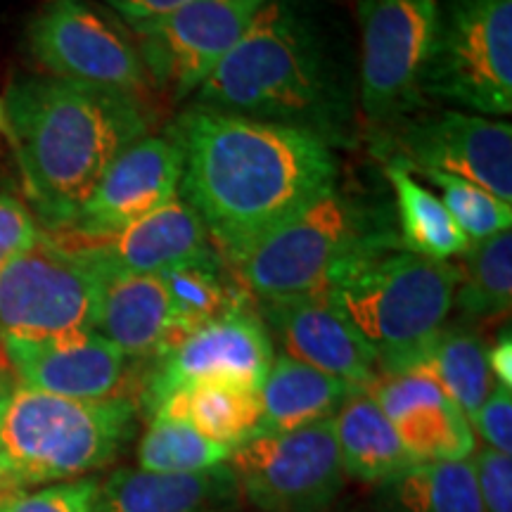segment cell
Masks as SVG:
<instances>
[{
	"label": "cell",
	"mask_w": 512,
	"mask_h": 512,
	"mask_svg": "<svg viewBox=\"0 0 512 512\" xmlns=\"http://www.w3.org/2000/svg\"><path fill=\"white\" fill-rule=\"evenodd\" d=\"M458 268L460 280L453 306L467 320L501 318L512 304V235L510 230L475 242Z\"/></svg>",
	"instance_id": "obj_29"
},
{
	"label": "cell",
	"mask_w": 512,
	"mask_h": 512,
	"mask_svg": "<svg viewBox=\"0 0 512 512\" xmlns=\"http://www.w3.org/2000/svg\"><path fill=\"white\" fill-rule=\"evenodd\" d=\"M0 128H5V110H3V100H0Z\"/></svg>",
	"instance_id": "obj_39"
},
{
	"label": "cell",
	"mask_w": 512,
	"mask_h": 512,
	"mask_svg": "<svg viewBox=\"0 0 512 512\" xmlns=\"http://www.w3.org/2000/svg\"><path fill=\"white\" fill-rule=\"evenodd\" d=\"M95 332L133 361L159 358L174 349L176 316L164 280L159 275L107 271Z\"/></svg>",
	"instance_id": "obj_19"
},
{
	"label": "cell",
	"mask_w": 512,
	"mask_h": 512,
	"mask_svg": "<svg viewBox=\"0 0 512 512\" xmlns=\"http://www.w3.org/2000/svg\"><path fill=\"white\" fill-rule=\"evenodd\" d=\"M169 138L183 200L233 266L339 178L335 147L299 128L190 107Z\"/></svg>",
	"instance_id": "obj_1"
},
{
	"label": "cell",
	"mask_w": 512,
	"mask_h": 512,
	"mask_svg": "<svg viewBox=\"0 0 512 512\" xmlns=\"http://www.w3.org/2000/svg\"><path fill=\"white\" fill-rule=\"evenodd\" d=\"M102 3L110 5L114 12H119L133 27V24L171 15V12L183 8L190 0H102Z\"/></svg>",
	"instance_id": "obj_36"
},
{
	"label": "cell",
	"mask_w": 512,
	"mask_h": 512,
	"mask_svg": "<svg viewBox=\"0 0 512 512\" xmlns=\"http://www.w3.org/2000/svg\"><path fill=\"white\" fill-rule=\"evenodd\" d=\"M361 110L389 126L422 107V74L439 24V0H363Z\"/></svg>",
	"instance_id": "obj_10"
},
{
	"label": "cell",
	"mask_w": 512,
	"mask_h": 512,
	"mask_svg": "<svg viewBox=\"0 0 512 512\" xmlns=\"http://www.w3.org/2000/svg\"><path fill=\"white\" fill-rule=\"evenodd\" d=\"M181 152L169 136H143L110 164L76 219L60 233L105 240L176 197Z\"/></svg>",
	"instance_id": "obj_15"
},
{
	"label": "cell",
	"mask_w": 512,
	"mask_h": 512,
	"mask_svg": "<svg viewBox=\"0 0 512 512\" xmlns=\"http://www.w3.org/2000/svg\"><path fill=\"white\" fill-rule=\"evenodd\" d=\"M401 245L387 211L335 183L266 235L235 264L238 283L261 304L328 294L363 256Z\"/></svg>",
	"instance_id": "obj_4"
},
{
	"label": "cell",
	"mask_w": 512,
	"mask_h": 512,
	"mask_svg": "<svg viewBox=\"0 0 512 512\" xmlns=\"http://www.w3.org/2000/svg\"><path fill=\"white\" fill-rule=\"evenodd\" d=\"M354 392L358 389L339 377L280 354L273 358V366L259 389L261 422L256 434L294 432L332 420Z\"/></svg>",
	"instance_id": "obj_21"
},
{
	"label": "cell",
	"mask_w": 512,
	"mask_h": 512,
	"mask_svg": "<svg viewBox=\"0 0 512 512\" xmlns=\"http://www.w3.org/2000/svg\"><path fill=\"white\" fill-rule=\"evenodd\" d=\"M384 512H387V510H384Z\"/></svg>",
	"instance_id": "obj_41"
},
{
	"label": "cell",
	"mask_w": 512,
	"mask_h": 512,
	"mask_svg": "<svg viewBox=\"0 0 512 512\" xmlns=\"http://www.w3.org/2000/svg\"><path fill=\"white\" fill-rule=\"evenodd\" d=\"M8 392H10V389L5 387V380H3V377H0V399H3V396L8 394Z\"/></svg>",
	"instance_id": "obj_38"
},
{
	"label": "cell",
	"mask_w": 512,
	"mask_h": 512,
	"mask_svg": "<svg viewBox=\"0 0 512 512\" xmlns=\"http://www.w3.org/2000/svg\"><path fill=\"white\" fill-rule=\"evenodd\" d=\"M223 264L226 261L221 259V254H214L209 259L159 273L174 306L178 342L209 320L226 316L228 311L247 304L245 287L238 283V278L235 283L226 278Z\"/></svg>",
	"instance_id": "obj_28"
},
{
	"label": "cell",
	"mask_w": 512,
	"mask_h": 512,
	"mask_svg": "<svg viewBox=\"0 0 512 512\" xmlns=\"http://www.w3.org/2000/svg\"><path fill=\"white\" fill-rule=\"evenodd\" d=\"M479 494L486 512H512V456L496 448H482L472 458Z\"/></svg>",
	"instance_id": "obj_33"
},
{
	"label": "cell",
	"mask_w": 512,
	"mask_h": 512,
	"mask_svg": "<svg viewBox=\"0 0 512 512\" xmlns=\"http://www.w3.org/2000/svg\"><path fill=\"white\" fill-rule=\"evenodd\" d=\"M5 498H10L8 494H5V491L3 489H0V501H5Z\"/></svg>",
	"instance_id": "obj_40"
},
{
	"label": "cell",
	"mask_w": 512,
	"mask_h": 512,
	"mask_svg": "<svg viewBox=\"0 0 512 512\" xmlns=\"http://www.w3.org/2000/svg\"><path fill=\"white\" fill-rule=\"evenodd\" d=\"M384 171L396 200V233L408 252L434 261H448L453 256H463L472 247L444 202L415 181L411 171L396 162H384Z\"/></svg>",
	"instance_id": "obj_25"
},
{
	"label": "cell",
	"mask_w": 512,
	"mask_h": 512,
	"mask_svg": "<svg viewBox=\"0 0 512 512\" xmlns=\"http://www.w3.org/2000/svg\"><path fill=\"white\" fill-rule=\"evenodd\" d=\"M0 347L19 384L38 392L81 401L119 399L128 380V358L98 332L48 342L0 339Z\"/></svg>",
	"instance_id": "obj_17"
},
{
	"label": "cell",
	"mask_w": 512,
	"mask_h": 512,
	"mask_svg": "<svg viewBox=\"0 0 512 512\" xmlns=\"http://www.w3.org/2000/svg\"><path fill=\"white\" fill-rule=\"evenodd\" d=\"M472 430L482 434L489 448L501 453H512V394L510 387L494 382V389L486 396L477 418L472 420Z\"/></svg>",
	"instance_id": "obj_35"
},
{
	"label": "cell",
	"mask_w": 512,
	"mask_h": 512,
	"mask_svg": "<svg viewBox=\"0 0 512 512\" xmlns=\"http://www.w3.org/2000/svg\"><path fill=\"white\" fill-rule=\"evenodd\" d=\"M3 110L24 190L50 233L69 228L114 159L150 131L143 100L57 76L15 81Z\"/></svg>",
	"instance_id": "obj_2"
},
{
	"label": "cell",
	"mask_w": 512,
	"mask_h": 512,
	"mask_svg": "<svg viewBox=\"0 0 512 512\" xmlns=\"http://www.w3.org/2000/svg\"><path fill=\"white\" fill-rule=\"evenodd\" d=\"M415 174L427 178L441 192L439 200L444 202L448 214L453 216V221L458 223V228L463 230L472 245L510 230V202H503L494 192L479 188V185L465 181V178L444 174V171L422 169L415 171Z\"/></svg>",
	"instance_id": "obj_31"
},
{
	"label": "cell",
	"mask_w": 512,
	"mask_h": 512,
	"mask_svg": "<svg viewBox=\"0 0 512 512\" xmlns=\"http://www.w3.org/2000/svg\"><path fill=\"white\" fill-rule=\"evenodd\" d=\"M384 486L387 512H486L472 458L415 463Z\"/></svg>",
	"instance_id": "obj_27"
},
{
	"label": "cell",
	"mask_w": 512,
	"mask_h": 512,
	"mask_svg": "<svg viewBox=\"0 0 512 512\" xmlns=\"http://www.w3.org/2000/svg\"><path fill=\"white\" fill-rule=\"evenodd\" d=\"M382 162L406 171L434 169L453 174L512 200V126L508 121L458 110L413 112L382 126L375 138Z\"/></svg>",
	"instance_id": "obj_9"
},
{
	"label": "cell",
	"mask_w": 512,
	"mask_h": 512,
	"mask_svg": "<svg viewBox=\"0 0 512 512\" xmlns=\"http://www.w3.org/2000/svg\"><path fill=\"white\" fill-rule=\"evenodd\" d=\"M273 342L268 325L245 306L209 320L185 335L174 349L157 358V370L147 384V406L174 389L197 382H221L259 392L273 366Z\"/></svg>",
	"instance_id": "obj_14"
},
{
	"label": "cell",
	"mask_w": 512,
	"mask_h": 512,
	"mask_svg": "<svg viewBox=\"0 0 512 512\" xmlns=\"http://www.w3.org/2000/svg\"><path fill=\"white\" fill-rule=\"evenodd\" d=\"M332 427L344 475L368 484H389L415 465L394 425L366 389H358L342 403Z\"/></svg>",
	"instance_id": "obj_22"
},
{
	"label": "cell",
	"mask_w": 512,
	"mask_h": 512,
	"mask_svg": "<svg viewBox=\"0 0 512 512\" xmlns=\"http://www.w3.org/2000/svg\"><path fill=\"white\" fill-rule=\"evenodd\" d=\"M233 448L204 437L181 420L152 415L138 444V467L162 475H200L228 463Z\"/></svg>",
	"instance_id": "obj_30"
},
{
	"label": "cell",
	"mask_w": 512,
	"mask_h": 512,
	"mask_svg": "<svg viewBox=\"0 0 512 512\" xmlns=\"http://www.w3.org/2000/svg\"><path fill=\"white\" fill-rule=\"evenodd\" d=\"M98 479H76L0 501V512H93Z\"/></svg>",
	"instance_id": "obj_32"
},
{
	"label": "cell",
	"mask_w": 512,
	"mask_h": 512,
	"mask_svg": "<svg viewBox=\"0 0 512 512\" xmlns=\"http://www.w3.org/2000/svg\"><path fill=\"white\" fill-rule=\"evenodd\" d=\"M133 422L136 406L126 396L81 401L17 384L0 399V489L15 496L110 465Z\"/></svg>",
	"instance_id": "obj_6"
},
{
	"label": "cell",
	"mask_w": 512,
	"mask_h": 512,
	"mask_svg": "<svg viewBox=\"0 0 512 512\" xmlns=\"http://www.w3.org/2000/svg\"><path fill=\"white\" fill-rule=\"evenodd\" d=\"M38 233L41 230L27 204L8 192H0V271L29 247Z\"/></svg>",
	"instance_id": "obj_34"
},
{
	"label": "cell",
	"mask_w": 512,
	"mask_h": 512,
	"mask_svg": "<svg viewBox=\"0 0 512 512\" xmlns=\"http://www.w3.org/2000/svg\"><path fill=\"white\" fill-rule=\"evenodd\" d=\"M486 351L489 349L477 332L465 325H453L441 330L430 354L415 368L444 389L448 399L465 413L470 425L494 389Z\"/></svg>",
	"instance_id": "obj_26"
},
{
	"label": "cell",
	"mask_w": 512,
	"mask_h": 512,
	"mask_svg": "<svg viewBox=\"0 0 512 512\" xmlns=\"http://www.w3.org/2000/svg\"><path fill=\"white\" fill-rule=\"evenodd\" d=\"M366 392L392 422L415 463L465 460L475 453L470 420L425 373L377 375Z\"/></svg>",
	"instance_id": "obj_18"
},
{
	"label": "cell",
	"mask_w": 512,
	"mask_h": 512,
	"mask_svg": "<svg viewBox=\"0 0 512 512\" xmlns=\"http://www.w3.org/2000/svg\"><path fill=\"white\" fill-rule=\"evenodd\" d=\"M264 3L266 0H190L171 15L133 24L150 83L174 100L197 93L216 64L245 36Z\"/></svg>",
	"instance_id": "obj_13"
},
{
	"label": "cell",
	"mask_w": 512,
	"mask_h": 512,
	"mask_svg": "<svg viewBox=\"0 0 512 512\" xmlns=\"http://www.w3.org/2000/svg\"><path fill=\"white\" fill-rule=\"evenodd\" d=\"M192 107L299 128L330 147L354 140L349 91L302 0H266Z\"/></svg>",
	"instance_id": "obj_3"
},
{
	"label": "cell",
	"mask_w": 512,
	"mask_h": 512,
	"mask_svg": "<svg viewBox=\"0 0 512 512\" xmlns=\"http://www.w3.org/2000/svg\"><path fill=\"white\" fill-rule=\"evenodd\" d=\"M105 278L93 240L38 233L0 271V339L48 342L95 332Z\"/></svg>",
	"instance_id": "obj_7"
},
{
	"label": "cell",
	"mask_w": 512,
	"mask_h": 512,
	"mask_svg": "<svg viewBox=\"0 0 512 512\" xmlns=\"http://www.w3.org/2000/svg\"><path fill=\"white\" fill-rule=\"evenodd\" d=\"M422 98L482 117L512 112V0H439Z\"/></svg>",
	"instance_id": "obj_8"
},
{
	"label": "cell",
	"mask_w": 512,
	"mask_h": 512,
	"mask_svg": "<svg viewBox=\"0 0 512 512\" xmlns=\"http://www.w3.org/2000/svg\"><path fill=\"white\" fill-rule=\"evenodd\" d=\"M264 318L278 335L285 356L294 361L356 389H368L377 377L373 349L332 292L264 304Z\"/></svg>",
	"instance_id": "obj_16"
},
{
	"label": "cell",
	"mask_w": 512,
	"mask_h": 512,
	"mask_svg": "<svg viewBox=\"0 0 512 512\" xmlns=\"http://www.w3.org/2000/svg\"><path fill=\"white\" fill-rule=\"evenodd\" d=\"M460 273L403 245L377 249L337 280L335 299L375 354L377 375L408 373L430 354L453 309Z\"/></svg>",
	"instance_id": "obj_5"
},
{
	"label": "cell",
	"mask_w": 512,
	"mask_h": 512,
	"mask_svg": "<svg viewBox=\"0 0 512 512\" xmlns=\"http://www.w3.org/2000/svg\"><path fill=\"white\" fill-rule=\"evenodd\" d=\"M486 361H489L491 375H496V382L503 387L512 384V342L510 335L498 339V344L491 351H486Z\"/></svg>",
	"instance_id": "obj_37"
},
{
	"label": "cell",
	"mask_w": 512,
	"mask_h": 512,
	"mask_svg": "<svg viewBox=\"0 0 512 512\" xmlns=\"http://www.w3.org/2000/svg\"><path fill=\"white\" fill-rule=\"evenodd\" d=\"M93 242L110 273L159 275L219 254L195 209L178 197L112 238Z\"/></svg>",
	"instance_id": "obj_20"
},
{
	"label": "cell",
	"mask_w": 512,
	"mask_h": 512,
	"mask_svg": "<svg viewBox=\"0 0 512 512\" xmlns=\"http://www.w3.org/2000/svg\"><path fill=\"white\" fill-rule=\"evenodd\" d=\"M29 50L57 79L143 100L150 76L136 41L91 0H53L29 27Z\"/></svg>",
	"instance_id": "obj_12"
},
{
	"label": "cell",
	"mask_w": 512,
	"mask_h": 512,
	"mask_svg": "<svg viewBox=\"0 0 512 512\" xmlns=\"http://www.w3.org/2000/svg\"><path fill=\"white\" fill-rule=\"evenodd\" d=\"M230 482H235L233 475L221 467L200 475L119 467L98 484L93 512H202Z\"/></svg>",
	"instance_id": "obj_23"
},
{
	"label": "cell",
	"mask_w": 512,
	"mask_h": 512,
	"mask_svg": "<svg viewBox=\"0 0 512 512\" xmlns=\"http://www.w3.org/2000/svg\"><path fill=\"white\" fill-rule=\"evenodd\" d=\"M233 479L261 512H323L344 486L332 420L256 434L230 453Z\"/></svg>",
	"instance_id": "obj_11"
},
{
	"label": "cell",
	"mask_w": 512,
	"mask_h": 512,
	"mask_svg": "<svg viewBox=\"0 0 512 512\" xmlns=\"http://www.w3.org/2000/svg\"><path fill=\"white\" fill-rule=\"evenodd\" d=\"M152 415L181 420L204 437L230 448L252 439L261 422L259 392L221 382L178 387L157 403Z\"/></svg>",
	"instance_id": "obj_24"
}]
</instances>
